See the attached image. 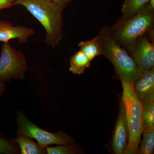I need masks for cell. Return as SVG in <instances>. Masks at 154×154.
<instances>
[{
  "instance_id": "cell-1",
  "label": "cell",
  "mask_w": 154,
  "mask_h": 154,
  "mask_svg": "<svg viewBox=\"0 0 154 154\" xmlns=\"http://www.w3.org/2000/svg\"><path fill=\"white\" fill-rule=\"evenodd\" d=\"M14 5L25 7L41 23L48 45L54 48L58 45L63 36V9L48 0H15Z\"/></svg>"
},
{
  "instance_id": "cell-2",
  "label": "cell",
  "mask_w": 154,
  "mask_h": 154,
  "mask_svg": "<svg viewBox=\"0 0 154 154\" xmlns=\"http://www.w3.org/2000/svg\"><path fill=\"white\" fill-rule=\"evenodd\" d=\"M154 9L148 2L131 18H119L110 27V31L113 39L127 51L138 38L154 30Z\"/></svg>"
},
{
  "instance_id": "cell-3",
  "label": "cell",
  "mask_w": 154,
  "mask_h": 154,
  "mask_svg": "<svg viewBox=\"0 0 154 154\" xmlns=\"http://www.w3.org/2000/svg\"><path fill=\"white\" fill-rule=\"evenodd\" d=\"M98 35L101 41L102 55L112 63L121 81L133 85L141 72L133 59L113 39L109 26H103Z\"/></svg>"
},
{
  "instance_id": "cell-4",
  "label": "cell",
  "mask_w": 154,
  "mask_h": 154,
  "mask_svg": "<svg viewBox=\"0 0 154 154\" xmlns=\"http://www.w3.org/2000/svg\"><path fill=\"white\" fill-rule=\"evenodd\" d=\"M123 92L122 100L124 103L128 129L125 154H138L141 137L143 131V103L135 93L133 85L121 81Z\"/></svg>"
},
{
  "instance_id": "cell-5",
  "label": "cell",
  "mask_w": 154,
  "mask_h": 154,
  "mask_svg": "<svg viewBox=\"0 0 154 154\" xmlns=\"http://www.w3.org/2000/svg\"><path fill=\"white\" fill-rule=\"evenodd\" d=\"M17 122L19 135H23L30 139H35L42 148L50 145H66L70 142L71 138L62 131L57 133L48 132L41 129L31 122L21 112L17 113Z\"/></svg>"
},
{
  "instance_id": "cell-6",
  "label": "cell",
  "mask_w": 154,
  "mask_h": 154,
  "mask_svg": "<svg viewBox=\"0 0 154 154\" xmlns=\"http://www.w3.org/2000/svg\"><path fill=\"white\" fill-rule=\"evenodd\" d=\"M27 70V62L23 53L17 51L4 42L0 57V82L12 78L23 79Z\"/></svg>"
},
{
  "instance_id": "cell-7",
  "label": "cell",
  "mask_w": 154,
  "mask_h": 154,
  "mask_svg": "<svg viewBox=\"0 0 154 154\" xmlns=\"http://www.w3.org/2000/svg\"><path fill=\"white\" fill-rule=\"evenodd\" d=\"M140 71L154 66V43L146 35L141 36L127 51Z\"/></svg>"
},
{
  "instance_id": "cell-8",
  "label": "cell",
  "mask_w": 154,
  "mask_h": 154,
  "mask_svg": "<svg viewBox=\"0 0 154 154\" xmlns=\"http://www.w3.org/2000/svg\"><path fill=\"white\" fill-rule=\"evenodd\" d=\"M128 138V129L125 108L122 100L120 102L119 113L116 121L112 141L114 153L124 154Z\"/></svg>"
},
{
  "instance_id": "cell-9",
  "label": "cell",
  "mask_w": 154,
  "mask_h": 154,
  "mask_svg": "<svg viewBox=\"0 0 154 154\" xmlns=\"http://www.w3.org/2000/svg\"><path fill=\"white\" fill-rule=\"evenodd\" d=\"M133 88L142 103L154 99V68L141 71L134 83Z\"/></svg>"
},
{
  "instance_id": "cell-10",
  "label": "cell",
  "mask_w": 154,
  "mask_h": 154,
  "mask_svg": "<svg viewBox=\"0 0 154 154\" xmlns=\"http://www.w3.org/2000/svg\"><path fill=\"white\" fill-rule=\"evenodd\" d=\"M35 33L32 28L20 25L14 26L10 22L0 20V42H8L11 39H19V43L23 44Z\"/></svg>"
},
{
  "instance_id": "cell-11",
  "label": "cell",
  "mask_w": 154,
  "mask_h": 154,
  "mask_svg": "<svg viewBox=\"0 0 154 154\" xmlns=\"http://www.w3.org/2000/svg\"><path fill=\"white\" fill-rule=\"evenodd\" d=\"M91 64V60L85 54L80 50L75 53L70 59L69 70L74 75L83 74L86 69L89 68Z\"/></svg>"
},
{
  "instance_id": "cell-12",
  "label": "cell",
  "mask_w": 154,
  "mask_h": 154,
  "mask_svg": "<svg viewBox=\"0 0 154 154\" xmlns=\"http://www.w3.org/2000/svg\"><path fill=\"white\" fill-rule=\"evenodd\" d=\"M78 45L91 61L97 57L102 55L101 41L98 35L91 40L80 42Z\"/></svg>"
},
{
  "instance_id": "cell-13",
  "label": "cell",
  "mask_w": 154,
  "mask_h": 154,
  "mask_svg": "<svg viewBox=\"0 0 154 154\" xmlns=\"http://www.w3.org/2000/svg\"><path fill=\"white\" fill-rule=\"evenodd\" d=\"M19 143L22 154H41L45 153L43 148L38 143H35L30 138L23 135H19L15 140Z\"/></svg>"
},
{
  "instance_id": "cell-14",
  "label": "cell",
  "mask_w": 154,
  "mask_h": 154,
  "mask_svg": "<svg viewBox=\"0 0 154 154\" xmlns=\"http://www.w3.org/2000/svg\"><path fill=\"white\" fill-rule=\"evenodd\" d=\"M149 2V0H124L121 8L122 18L125 20L131 18Z\"/></svg>"
},
{
  "instance_id": "cell-15",
  "label": "cell",
  "mask_w": 154,
  "mask_h": 154,
  "mask_svg": "<svg viewBox=\"0 0 154 154\" xmlns=\"http://www.w3.org/2000/svg\"><path fill=\"white\" fill-rule=\"evenodd\" d=\"M142 103L143 131L154 130V99L147 100Z\"/></svg>"
},
{
  "instance_id": "cell-16",
  "label": "cell",
  "mask_w": 154,
  "mask_h": 154,
  "mask_svg": "<svg viewBox=\"0 0 154 154\" xmlns=\"http://www.w3.org/2000/svg\"><path fill=\"white\" fill-rule=\"evenodd\" d=\"M142 134V139L139 146L138 154H151L154 148V130H145Z\"/></svg>"
},
{
  "instance_id": "cell-17",
  "label": "cell",
  "mask_w": 154,
  "mask_h": 154,
  "mask_svg": "<svg viewBox=\"0 0 154 154\" xmlns=\"http://www.w3.org/2000/svg\"><path fill=\"white\" fill-rule=\"evenodd\" d=\"M46 152L48 154H71L75 153L74 149L67 145H60L52 147H47Z\"/></svg>"
},
{
  "instance_id": "cell-18",
  "label": "cell",
  "mask_w": 154,
  "mask_h": 154,
  "mask_svg": "<svg viewBox=\"0 0 154 154\" xmlns=\"http://www.w3.org/2000/svg\"><path fill=\"white\" fill-rule=\"evenodd\" d=\"M15 149L11 143L0 137V152L5 154H13Z\"/></svg>"
},
{
  "instance_id": "cell-19",
  "label": "cell",
  "mask_w": 154,
  "mask_h": 154,
  "mask_svg": "<svg viewBox=\"0 0 154 154\" xmlns=\"http://www.w3.org/2000/svg\"><path fill=\"white\" fill-rule=\"evenodd\" d=\"M15 0H0V10L15 6Z\"/></svg>"
},
{
  "instance_id": "cell-20",
  "label": "cell",
  "mask_w": 154,
  "mask_h": 154,
  "mask_svg": "<svg viewBox=\"0 0 154 154\" xmlns=\"http://www.w3.org/2000/svg\"><path fill=\"white\" fill-rule=\"evenodd\" d=\"M50 2L55 3L64 10L67 7L69 4L72 2L73 0H48Z\"/></svg>"
},
{
  "instance_id": "cell-21",
  "label": "cell",
  "mask_w": 154,
  "mask_h": 154,
  "mask_svg": "<svg viewBox=\"0 0 154 154\" xmlns=\"http://www.w3.org/2000/svg\"><path fill=\"white\" fill-rule=\"evenodd\" d=\"M149 3L151 7L154 9V0H149Z\"/></svg>"
},
{
  "instance_id": "cell-22",
  "label": "cell",
  "mask_w": 154,
  "mask_h": 154,
  "mask_svg": "<svg viewBox=\"0 0 154 154\" xmlns=\"http://www.w3.org/2000/svg\"><path fill=\"white\" fill-rule=\"evenodd\" d=\"M3 90H4V85H3L2 82H0V94H2Z\"/></svg>"
}]
</instances>
